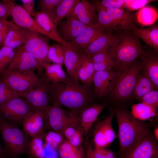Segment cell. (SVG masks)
<instances>
[{"label":"cell","mask_w":158,"mask_h":158,"mask_svg":"<svg viewBox=\"0 0 158 158\" xmlns=\"http://www.w3.org/2000/svg\"><path fill=\"white\" fill-rule=\"evenodd\" d=\"M80 0H62L56 10L54 22L57 25L61 21L70 16Z\"/></svg>","instance_id":"36"},{"label":"cell","mask_w":158,"mask_h":158,"mask_svg":"<svg viewBox=\"0 0 158 158\" xmlns=\"http://www.w3.org/2000/svg\"><path fill=\"white\" fill-rule=\"evenodd\" d=\"M92 153L95 158H118L115 152L106 148L95 147L93 149Z\"/></svg>","instance_id":"47"},{"label":"cell","mask_w":158,"mask_h":158,"mask_svg":"<svg viewBox=\"0 0 158 158\" xmlns=\"http://www.w3.org/2000/svg\"><path fill=\"white\" fill-rule=\"evenodd\" d=\"M93 63L95 71H111L117 68V63L115 60Z\"/></svg>","instance_id":"46"},{"label":"cell","mask_w":158,"mask_h":158,"mask_svg":"<svg viewBox=\"0 0 158 158\" xmlns=\"http://www.w3.org/2000/svg\"><path fill=\"white\" fill-rule=\"evenodd\" d=\"M98 2L105 8H125L124 0H103Z\"/></svg>","instance_id":"48"},{"label":"cell","mask_w":158,"mask_h":158,"mask_svg":"<svg viewBox=\"0 0 158 158\" xmlns=\"http://www.w3.org/2000/svg\"><path fill=\"white\" fill-rule=\"evenodd\" d=\"M6 70L14 71L37 70L40 73L42 71L36 60L26 50L24 45L14 49L13 57Z\"/></svg>","instance_id":"14"},{"label":"cell","mask_w":158,"mask_h":158,"mask_svg":"<svg viewBox=\"0 0 158 158\" xmlns=\"http://www.w3.org/2000/svg\"><path fill=\"white\" fill-rule=\"evenodd\" d=\"M78 121L76 114L66 111L61 107L51 106L49 109L47 121L53 131L62 135L66 126Z\"/></svg>","instance_id":"12"},{"label":"cell","mask_w":158,"mask_h":158,"mask_svg":"<svg viewBox=\"0 0 158 158\" xmlns=\"http://www.w3.org/2000/svg\"><path fill=\"white\" fill-rule=\"evenodd\" d=\"M118 72L115 70L96 71L93 83L96 95L99 97L107 95L113 91L118 76Z\"/></svg>","instance_id":"15"},{"label":"cell","mask_w":158,"mask_h":158,"mask_svg":"<svg viewBox=\"0 0 158 158\" xmlns=\"http://www.w3.org/2000/svg\"><path fill=\"white\" fill-rule=\"evenodd\" d=\"M87 86L80 85L67 75L63 81L50 84L48 92L49 103L52 106L66 107L75 113L91 103V94Z\"/></svg>","instance_id":"1"},{"label":"cell","mask_w":158,"mask_h":158,"mask_svg":"<svg viewBox=\"0 0 158 158\" xmlns=\"http://www.w3.org/2000/svg\"><path fill=\"white\" fill-rule=\"evenodd\" d=\"M25 42V37L22 29L13 23L5 39L4 46L14 49L23 45Z\"/></svg>","instance_id":"30"},{"label":"cell","mask_w":158,"mask_h":158,"mask_svg":"<svg viewBox=\"0 0 158 158\" xmlns=\"http://www.w3.org/2000/svg\"><path fill=\"white\" fill-rule=\"evenodd\" d=\"M93 63H101L115 60L114 53L110 49L96 54L90 57Z\"/></svg>","instance_id":"44"},{"label":"cell","mask_w":158,"mask_h":158,"mask_svg":"<svg viewBox=\"0 0 158 158\" xmlns=\"http://www.w3.org/2000/svg\"><path fill=\"white\" fill-rule=\"evenodd\" d=\"M14 49L4 46L0 49V75L7 68L14 54Z\"/></svg>","instance_id":"40"},{"label":"cell","mask_w":158,"mask_h":158,"mask_svg":"<svg viewBox=\"0 0 158 158\" xmlns=\"http://www.w3.org/2000/svg\"><path fill=\"white\" fill-rule=\"evenodd\" d=\"M119 68V75L111 93L116 99L125 100L133 94L137 78L142 71V65L141 63L135 61Z\"/></svg>","instance_id":"5"},{"label":"cell","mask_w":158,"mask_h":158,"mask_svg":"<svg viewBox=\"0 0 158 158\" xmlns=\"http://www.w3.org/2000/svg\"><path fill=\"white\" fill-rule=\"evenodd\" d=\"M157 140L150 132L118 158H158Z\"/></svg>","instance_id":"11"},{"label":"cell","mask_w":158,"mask_h":158,"mask_svg":"<svg viewBox=\"0 0 158 158\" xmlns=\"http://www.w3.org/2000/svg\"><path fill=\"white\" fill-rule=\"evenodd\" d=\"M153 135L155 139L157 141L158 140V127L157 126L154 129Z\"/></svg>","instance_id":"53"},{"label":"cell","mask_w":158,"mask_h":158,"mask_svg":"<svg viewBox=\"0 0 158 158\" xmlns=\"http://www.w3.org/2000/svg\"><path fill=\"white\" fill-rule=\"evenodd\" d=\"M49 80L47 78L37 87L18 93L19 97L24 98L34 110L40 111L44 115L47 121L49 105Z\"/></svg>","instance_id":"10"},{"label":"cell","mask_w":158,"mask_h":158,"mask_svg":"<svg viewBox=\"0 0 158 158\" xmlns=\"http://www.w3.org/2000/svg\"><path fill=\"white\" fill-rule=\"evenodd\" d=\"M33 111L28 102L20 97L0 104V116L15 125L22 123L26 117Z\"/></svg>","instance_id":"9"},{"label":"cell","mask_w":158,"mask_h":158,"mask_svg":"<svg viewBox=\"0 0 158 158\" xmlns=\"http://www.w3.org/2000/svg\"><path fill=\"white\" fill-rule=\"evenodd\" d=\"M115 38L111 32L104 31L85 49L81 51L91 57L98 53L109 49L112 45Z\"/></svg>","instance_id":"24"},{"label":"cell","mask_w":158,"mask_h":158,"mask_svg":"<svg viewBox=\"0 0 158 158\" xmlns=\"http://www.w3.org/2000/svg\"><path fill=\"white\" fill-rule=\"evenodd\" d=\"M156 0H124V9L128 12L139 10L148 4Z\"/></svg>","instance_id":"43"},{"label":"cell","mask_w":158,"mask_h":158,"mask_svg":"<svg viewBox=\"0 0 158 158\" xmlns=\"http://www.w3.org/2000/svg\"><path fill=\"white\" fill-rule=\"evenodd\" d=\"M45 71L46 76L51 83L62 82L66 78L67 75L62 68V65L47 63L42 66Z\"/></svg>","instance_id":"34"},{"label":"cell","mask_w":158,"mask_h":158,"mask_svg":"<svg viewBox=\"0 0 158 158\" xmlns=\"http://www.w3.org/2000/svg\"><path fill=\"white\" fill-rule=\"evenodd\" d=\"M130 113L133 117L141 121L157 115L156 108L142 102L132 105Z\"/></svg>","instance_id":"33"},{"label":"cell","mask_w":158,"mask_h":158,"mask_svg":"<svg viewBox=\"0 0 158 158\" xmlns=\"http://www.w3.org/2000/svg\"><path fill=\"white\" fill-rule=\"evenodd\" d=\"M116 23L118 30L132 32L136 27L135 14L119 8H105Z\"/></svg>","instance_id":"19"},{"label":"cell","mask_w":158,"mask_h":158,"mask_svg":"<svg viewBox=\"0 0 158 158\" xmlns=\"http://www.w3.org/2000/svg\"><path fill=\"white\" fill-rule=\"evenodd\" d=\"M116 115L121 156L149 133L150 130L147 124L133 117L126 110L118 109Z\"/></svg>","instance_id":"2"},{"label":"cell","mask_w":158,"mask_h":158,"mask_svg":"<svg viewBox=\"0 0 158 158\" xmlns=\"http://www.w3.org/2000/svg\"><path fill=\"white\" fill-rule=\"evenodd\" d=\"M19 97L18 93L11 90L0 80V104L6 103L12 99Z\"/></svg>","instance_id":"41"},{"label":"cell","mask_w":158,"mask_h":158,"mask_svg":"<svg viewBox=\"0 0 158 158\" xmlns=\"http://www.w3.org/2000/svg\"><path fill=\"white\" fill-rule=\"evenodd\" d=\"M7 21L6 19H2L0 20V30Z\"/></svg>","instance_id":"54"},{"label":"cell","mask_w":158,"mask_h":158,"mask_svg":"<svg viewBox=\"0 0 158 158\" xmlns=\"http://www.w3.org/2000/svg\"><path fill=\"white\" fill-rule=\"evenodd\" d=\"M22 30L25 37L24 45L25 49L36 60L42 70L43 64L50 63L48 56L50 46L49 38L35 31Z\"/></svg>","instance_id":"7"},{"label":"cell","mask_w":158,"mask_h":158,"mask_svg":"<svg viewBox=\"0 0 158 158\" xmlns=\"http://www.w3.org/2000/svg\"><path fill=\"white\" fill-rule=\"evenodd\" d=\"M145 43L158 51V25L156 24L146 28H139L136 26L132 32Z\"/></svg>","instance_id":"27"},{"label":"cell","mask_w":158,"mask_h":158,"mask_svg":"<svg viewBox=\"0 0 158 158\" xmlns=\"http://www.w3.org/2000/svg\"><path fill=\"white\" fill-rule=\"evenodd\" d=\"M94 4L95 6L97 14V20L94 25L107 31L111 32L113 30H117V27L114 20L105 8L100 5L98 2Z\"/></svg>","instance_id":"28"},{"label":"cell","mask_w":158,"mask_h":158,"mask_svg":"<svg viewBox=\"0 0 158 158\" xmlns=\"http://www.w3.org/2000/svg\"><path fill=\"white\" fill-rule=\"evenodd\" d=\"M87 146L86 157L87 158H95L93 154L92 145L88 143Z\"/></svg>","instance_id":"51"},{"label":"cell","mask_w":158,"mask_h":158,"mask_svg":"<svg viewBox=\"0 0 158 158\" xmlns=\"http://www.w3.org/2000/svg\"><path fill=\"white\" fill-rule=\"evenodd\" d=\"M34 71H14L6 70L1 74L0 80L15 92H24L37 87L47 79L46 76H38Z\"/></svg>","instance_id":"6"},{"label":"cell","mask_w":158,"mask_h":158,"mask_svg":"<svg viewBox=\"0 0 158 158\" xmlns=\"http://www.w3.org/2000/svg\"><path fill=\"white\" fill-rule=\"evenodd\" d=\"M23 3L22 6L30 16H33L36 11L33 0H22Z\"/></svg>","instance_id":"50"},{"label":"cell","mask_w":158,"mask_h":158,"mask_svg":"<svg viewBox=\"0 0 158 158\" xmlns=\"http://www.w3.org/2000/svg\"><path fill=\"white\" fill-rule=\"evenodd\" d=\"M105 106V104L90 105L74 113L78 117L85 137H87L91 127Z\"/></svg>","instance_id":"17"},{"label":"cell","mask_w":158,"mask_h":158,"mask_svg":"<svg viewBox=\"0 0 158 158\" xmlns=\"http://www.w3.org/2000/svg\"><path fill=\"white\" fill-rule=\"evenodd\" d=\"M63 141L62 135L53 131L45 135V143L56 149H58Z\"/></svg>","instance_id":"42"},{"label":"cell","mask_w":158,"mask_h":158,"mask_svg":"<svg viewBox=\"0 0 158 158\" xmlns=\"http://www.w3.org/2000/svg\"><path fill=\"white\" fill-rule=\"evenodd\" d=\"M62 135L71 145L80 147L83 142L84 135L79 121L66 126L63 130Z\"/></svg>","instance_id":"29"},{"label":"cell","mask_w":158,"mask_h":158,"mask_svg":"<svg viewBox=\"0 0 158 158\" xmlns=\"http://www.w3.org/2000/svg\"><path fill=\"white\" fill-rule=\"evenodd\" d=\"M95 72L90 57L82 51L76 68L79 81L84 85H90L93 83Z\"/></svg>","instance_id":"23"},{"label":"cell","mask_w":158,"mask_h":158,"mask_svg":"<svg viewBox=\"0 0 158 158\" xmlns=\"http://www.w3.org/2000/svg\"><path fill=\"white\" fill-rule=\"evenodd\" d=\"M62 0H40L38 8L46 13L53 20L54 19L57 7Z\"/></svg>","instance_id":"39"},{"label":"cell","mask_w":158,"mask_h":158,"mask_svg":"<svg viewBox=\"0 0 158 158\" xmlns=\"http://www.w3.org/2000/svg\"><path fill=\"white\" fill-rule=\"evenodd\" d=\"M155 87L152 81L144 74L139 75L135 83L133 94L140 100L142 97Z\"/></svg>","instance_id":"31"},{"label":"cell","mask_w":158,"mask_h":158,"mask_svg":"<svg viewBox=\"0 0 158 158\" xmlns=\"http://www.w3.org/2000/svg\"><path fill=\"white\" fill-rule=\"evenodd\" d=\"M63 45L64 50L63 63L70 77L75 82L79 83L76 68L82 51L75 47L71 42H67Z\"/></svg>","instance_id":"21"},{"label":"cell","mask_w":158,"mask_h":158,"mask_svg":"<svg viewBox=\"0 0 158 158\" xmlns=\"http://www.w3.org/2000/svg\"><path fill=\"white\" fill-rule=\"evenodd\" d=\"M33 17L40 26L48 35L49 39L62 44L66 43L60 36L57 25L46 13L41 11L36 12Z\"/></svg>","instance_id":"22"},{"label":"cell","mask_w":158,"mask_h":158,"mask_svg":"<svg viewBox=\"0 0 158 158\" xmlns=\"http://www.w3.org/2000/svg\"><path fill=\"white\" fill-rule=\"evenodd\" d=\"M44 131L31 138L28 154L34 158H45Z\"/></svg>","instance_id":"32"},{"label":"cell","mask_w":158,"mask_h":158,"mask_svg":"<svg viewBox=\"0 0 158 158\" xmlns=\"http://www.w3.org/2000/svg\"><path fill=\"white\" fill-rule=\"evenodd\" d=\"M48 56L50 62L62 65L63 63L64 58L63 44H54L50 45L48 50Z\"/></svg>","instance_id":"38"},{"label":"cell","mask_w":158,"mask_h":158,"mask_svg":"<svg viewBox=\"0 0 158 158\" xmlns=\"http://www.w3.org/2000/svg\"><path fill=\"white\" fill-rule=\"evenodd\" d=\"M135 21L142 25L153 24L158 17L157 10L154 8L145 6L139 9L135 15Z\"/></svg>","instance_id":"35"},{"label":"cell","mask_w":158,"mask_h":158,"mask_svg":"<svg viewBox=\"0 0 158 158\" xmlns=\"http://www.w3.org/2000/svg\"><path fill=\"white\" fill-rule=\"evenodd\" d=\"M142 102L156 108L158 106V91L153 90L144 95L140 100Z\"/></svg>","instance_id":"45"},{"label":"cell","mask_w":158,"mask_h":158,"mask_svg":"<svg viewBox=\"0 0 158 158\" xmlns=\"http://www.w3.org/2000/svg\"><path fill=\"white\" fill-rule=\"evenodd\" d=\"M105 31L102 28L97 27L94 25L88 26L83 32L71 42L77 49L83 51Z\"/></svg>","instance_id":"25"},{"label":"cell","mask_w":158,"mask_h":158,"mask_svg":"<svg viewBox=\"0 0 158 158\" xmlns=\"http://www.w3.org/2000/svg\"><path fill=\"white\" fill-rule=\"evenodd\" d=\"M60 158H84L82 147H77L64 140L58 148Z\"/></svg>","instance_id":"37"},{"label":"cell","mask_w":158,"mask_h":158,"mask_svg":"<svg viewBox=\"0 0 158 158\" xmlns=\"http://www.w3.org/2000/svg\"><path fill=\"white\" fill-rule=\"evenodd\" d=\"M141 59L142 70L145 75L152 82L156 88L158 87V58L153 54H147L140 57Z\"/></svg>","instance_id":"26"},{"label":"cell","mask_w":158,"mask_h":158,"mask_svg":"<svg viewBox=\"0 0 158 158\" xmlns=\"http://www.w3.org/2000/svg\"><path fill=\"white\" fill-rule=\"evenodd\" d=\"M8 16L12 17L15 24L23 29L37 32L49 39L48 35L32 18L15 1L2 0Z\"/></svg>","instance_id":"8"},{"label":"cell","mask_w":158,"mask_h":158,"mask_svg":"<svg viewBox=\"0 0 158 158\" xmlns=\"http://www.w3.org/2000/svg\"><path fill=\"white\" fill-rule=\"evenodd\" d=\"M60 36L66 42H71L83 32L88 26L75 16L71 15L60 21L57 25Z\"/></svg>","instance_id":"16"},{"label":"cell","mask_w":158,"mask_h":158,"mask_svg":"<svg viewBox=\"0 0 158 158\" xmlns=\"http://www.w3.org/2000/svg\"><path fill=\"white\" fill-rule=\"evenodd\" d=\"M6 157L4 148L0 142V158H6Z\"/></svg>","instance_id":"52"},{"label":"cell","mask_w":158,"mask_h":158,"mask_svg":"<svg viewBox=\"0 0 158 158\" xmlns=\"http://www.w3.org/2000/svg\"><path fill=\"white\" fill-rule=\"evenodd\" d=\"M71 15L75 16L88 26L94 25L97 19L95 5L85 0H80L77 3Z\"/></svg>","instance_id":"18"},{"label":"cell","mask_w":158,"mask_h":158,"mask_svg":"<svg viewBox=\"0 0 158 158\" xmlns=\"http://www.w3.org/2000/svg\"><path fill=\"white\" fill-rule=\"evenodd\" d=\"M0 132L6 157L16 158L28 154L30 137L0 116Z\"/></svg>","instance_id":"4"},{"label":"cell","mask_w":158,"mask_h":158,"mask_svg":"<svg viewBox=\"0 0 158 158\" xmlns=\"http://www.w3.org/2000/svg\"><path fill=\"white\" fill-rule=\"evenodd\" d=\"M113 118L111 114L95 124L93 138L95 147L106 148L115 139L116 135L112 126Z\"/></svg>","instance_id":"13"},{"label":"cell","mask_w":158,"mask_h":158,"mask_svg":"<svg viewBox=\"0 0 158 158\" xmlns=\"http://www.w3.org/2000/svg\"><path fill=\"white\" fill-rule=\"evenodd\" d=\"M123 31L115 36L109 48L114 54L118 68L135 62L138 57L147 53L142 47L139 38L135 34L132 32Z\"/></svg>","instance_id":"3"},{"label":"cell","mask_w":158,"mask_h":158,"mask_svg":"<svg viewBox=\"0 0 158 158\" xmlns=\"http://www.w3.org/2000/svg\"><path fill=\"white\" fill-rule=\"evenodd\" d=\"M46 121L43 113L40 111H33L23 121V131L30 137H33L44 131Z\"/></svg>","instance_id":"20"},{"label":"cell","mask_w":158,"mask_h":158,"mask_svg":"<svg viewBox=\"0 0 158 158\" xmlns=\"http://www.w3.org/2000/svg\"><path fill=\"white\" fill-rule=\"evenodd\" d=\"M13 23L6 21L0 30V47L4 46L5 39Z\"/></svg>","instance_id":"49"}]
</instances>
